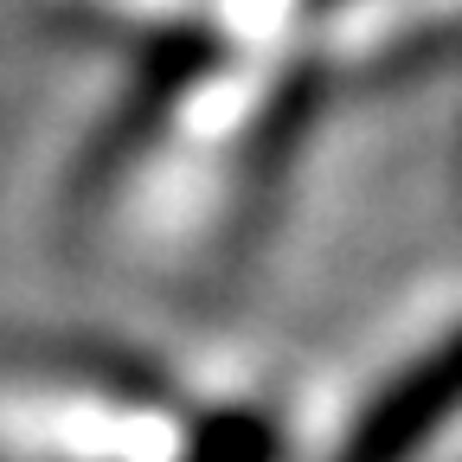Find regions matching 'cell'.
<instances>
[{"label":"cell","instance_id":"obj_1","mask_svg":"<svg viewBox=\"0 0 462 462\" xmlns=\"http://www.w3.org/2000/svg\"><path fill=\"white\" fill-rule=\"evenodd\" d=\"M456 418H462V328H449L411 373H398L373 398V418L354 424L340 462H404Z\"/></svg>","mask_w":462,"mask_h":462}]
</instances>
